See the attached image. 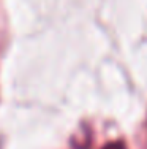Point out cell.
I'll return each mask as SVG.
<instances>
[{
    "label": "cell",
    "instance_id": "6da1fadb",
    "mask_svg": "<svg viewBox=\"0 0 147 149\" xmlns=\"http://www.w3.org/2000/svg\"><path fill=\"white\" fill-rule=\"evenodd\" d=\"M103 149H125V144L122 141H112V143H108Z\"/></svg>",
    "mask_w": 147,
    "mask_h": 149
}]
</instances>
